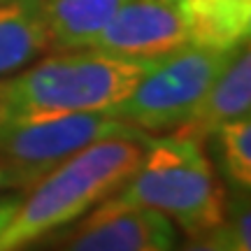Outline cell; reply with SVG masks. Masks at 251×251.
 Segmentation results:
<instances>
[{"instance_id": "6da1fadb", "label": "cell", "mask_w": 251, "mask_h": 251, "mask_svg": "<svg viewBox=\"0 0 251 251\" xmlns=\"http://www.w3.org/2000/svg\"><path fill=\"white\" fill-rule=\"evenodd\" d=\"M149 137H105L72 153L33 184L0 230V251H28L35 242L75 224L128 179Z\"/></svg>"}, {"instance_id": "7a4b0ae2", "label": "cell", "mask_w": 251, "mask_h": 251, "mask_svg": "<svg viewBox=\"0 0 251 251\" xmlns=\"http://www.w3.org/2000/svg\"><path fill=\"white\" fill-rule=\"evenodd\" d=\"M153 61L98 49L56 51L0 77V121L102 112L126 98Z\"/></svg>"}, {"instance_id": "3957f363", "label": "cell", "mask_w": 251, "mask_h": 251, "mask_svg": "<svg viewBox=\"0 0 251 251\" xmlns=\"http://www.w3.org/2000/svg\"><path fill=\"white\" fill-rule=\"evenodd\" d=\"M124 209H153L193 235L226 221L224 186L202 144L179 137H151L128 179L114 188L86 221Z\"/></svg>"}, {"instance_id": "277c9868", "label": "cell", "mask_w": 251, "mask_h": 251, "mask_svg": "<svg viewBox=\"0 0 251 251\" xmlns=\"http://www.w3.org/2000/svg\"><path fill=\"white\" fill-rule=\"evenodd\" d=\"M237 49L186 45L151 63L133 91L117 105L102 109L107 117L144 133H168L186 121L207 89L233 61Z\"/></svg>"}, {"instance_id": "5b68a950", "label": "cell", "mask_w": 251, "mask_h": 251, "mask_svg": "<svg viewBox=\"0 0 251 251\" xmlns=\"http://www.w3.org/2000/svg\"><path fill=\"white\" fill-rule=\"evenodd\" d=\"M105 137H149L105 112L0 121V165L14 188L33 186L58 163Z\"/></svg>"}, {"instance_id": "8992f818", "label": "cell", "mask_w": 251, "mask_h": 251, "mask_svg": "<svg viewBox=\"0 0 251 251\" xmlns=\"http://www.w3.org/2000/svg\"><path fill=\"white\" fill-rule=\"evenodd\" d=\"M188 45L177 0H128L91 49L126 58H161Z\"/></svg>"}, {"instance_id": "52a82bcc", "label": "cell", "mask_w": 251, "mask_h": 251, "mask_svg": "<svg viewBox=\"0 0 251 251\" xmlns=\"http://www.w3.org/2000/svg\"><path fill=\"white\" fill-rule=\"evenodd\" d=\"M149 244H175L170 219L153 209H124L84 221L77 235L54 251H144Z\"/></svg>"}, {"instance_id": "ba28073f", "label": "cell", "mask_w": 251, "mask_h": 251, "mask_svg": "<svg viewBox=\"0 0 251 251\" xmlns=\"http://www.w3.org/2000/svg\"><path fill=\"white\" fill-rule=\"evenodd\" d=\"M251 107V58L249 47L244 45L233 61L224 68V72L214 79V84L207 89L202 100L198 102L193 114L175 128V135L205 142L228 121L249 117Z\"/></svg>"}, {"instance_id": "9c48e42d", "label": "cell", "mask_w": 251, "mask_h": 251, "mask_svg": "<svg viewBox=\"0 0 251 251\" xmlns=\"http://www.w3.org/2000/svg\"><path fill=\"white\" fill-rule=\"evenodd\" d=\"M188 45L212 49L244 47L251 30V0H177Z\"/></svg>"}, {"instance_id": "30bf717a", "label": "cell", "mask_w": 251, "mask_h": 251, "mask_svg": "<svg viewBox=\"0 0 251 251\" xmlns=\"http://www.w3.org/2000/svg\"><path fill=\"white\" fill-rule=\"evenodd\" d=\"M49 49L42 0L0 2V77L26 68Z\"/></svg>"}, {"instance_id": "8fae6325", "label": "cell", "mask_w": 251, "mask_h": 251, "mask_svg": "<svg viewBox=\"0 0 251 251\" xmlns=\"http://www.w3.org/2000/svg\"><path fill=\"white\" fill-rule=\"evenodd\" d=\"M124 2L128 0H42L49 49H91Z\"/></svg>"}, {"instance_id": "7c38bea8", "label": "cell", "mask_w": 251, "mask_h": 251, "mask_svg": "<svg viewBox=\"0 0 251 251\" xmlns=\"http://www.w3.org/2000/svg\"><path fill=\"white\" fill-rule=\"evenodd\" d=\"M219 163L226 179L237 193H247L251 186V121L249 117L224 124L214 133Z\"/></svg>"}, {"instance_id": "4fadbf2b", "label": "cell", "mask_w": 251, "mask_h": 251, "mask_svg": "<svg viewBox=\"0 0 251 251\" xmlns=\"http://www.w3.org/2000/svg\"><path fill=\"white\" fill-rule=\"evenodd\" d=\"M230 235H233V251H251V212H249V196L237 193L230 205Z\"/></svg>"}, {"instance_id": "5bb4252c", "label": "cell", "mask_w": 251, "mask_h": 251, "mask_svg": "<svg viewBox=\"0 0 251 251\" xmlns=\"http://www.w3.org/2000/svg\"><path fill=\"white\" fill-rule=\"evenodd\" d=\"M181 251H233V235L228 221L188 235V242L181 247Z\"/></svg>"}, {"instance_id": "9a60e30c", "label": "cell", "mask_w": 251, "mask_h": 251, "mask_svg": "<svg viewBox=\"0 0 251 251\" xmlns=\"http://www.w3.org/2000/svg\"><path fill=\"white\" fill-rule=\"evenodd\" d=\"M19 200H21V198H0V230H2V228L7 226V221L12 219Z\"/></svg>"}, {"instance_id": "2e32d148", "label": "cell", "mask_w": 251, "mask_h": 251, "mask_svg": "<svg viewBox=\"0 0 251 251\" xmlns=\"http://www.w3.org/2000/svg\"><path fill=\"white\" fill-rule=\"evenodd\" d=\"M2 188H12V181H9L7 170L0 165V191H2Z\"/></svg>"}, {"instance_id": "e0dca14e", "label": "cell", "mask_w": 251, "mask_h": 251, "mask_svg": "<svg viewBox=\"0 0 251 251\" xmlns=\"http://www.w3.org/2000/svg\"><path fill=\"white\" fill-rule=\"evenodd\" d=\"M0 2H5V0H0Z\"/></svg>"}]
</instances>
